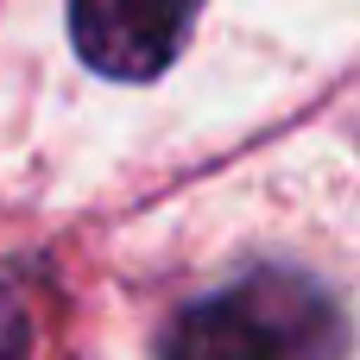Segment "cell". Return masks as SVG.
Listing matches in <instances>:
<instances>
[{"label":"cell","mask_w":360,"mask_h":360,"mask_svg":"<svg viewBox=\"0 0 360 360\" xmlns=\"http://www.w3.org/2000/svg\"><path fill=\"white\" fill-rule=\"evenodd\" d=\"M354 354V323L348 310L291 266H259L190 310L165 329L158 360H348Z\"/></svg>","instance_id":"obj_1"},{"label":"cell","mask_w":360,"mask_h":360,"mask_svg":"<svg viewBox=\"0 0 360 360\" xmlns=\"http://www.w3.org/2000/svg\"><path fill=\"white\" fill-rule=\"evenodd\" d=\"M32 354V316H25V304L0 285V360H25Z\"/></svg>","instance_id":"obj_3"},{"label":"cell","mask_w":360,"mask_h":360,"mask_svg":"<svg viewBox=\"0 0 360 360\" xmlns=\"http://www.w3.org/2000/svg\"><path fill=\"white\" fill-rule=\"evenodd\" d=\"M196 6L202 0H70V38L101 76L146 82L177 57Z\"/></svg>","instance_id":"obj_2"}]
</instances>
